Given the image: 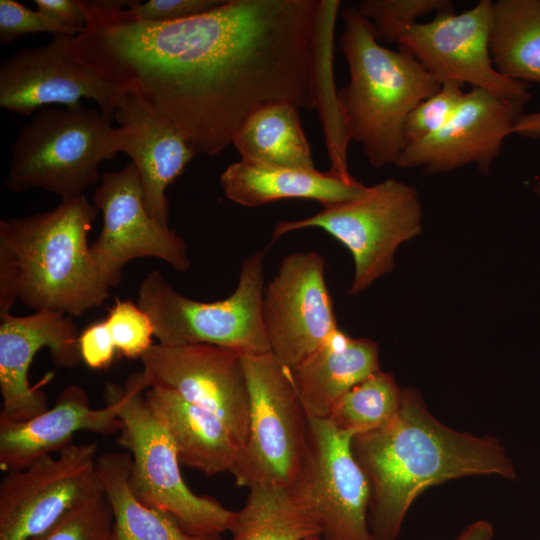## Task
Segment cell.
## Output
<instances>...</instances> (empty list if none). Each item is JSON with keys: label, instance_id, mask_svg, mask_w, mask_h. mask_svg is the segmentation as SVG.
<instances>
[{"label": "cell", "instance_id": "obj_1", "mask_svg": "<svg viewBox=\"0 0 540 540\" xmlns=\"http://www.w3.org/2000/svg\"><path fill=\"white\" fill-rule=\"evenodd\" d=\"M86 26L74 55L135 91L157 115L214 156L256 110L289 103L333 111L332 34L340 6L327 0H224L174 22L135 17L126 0H79Z\"/></svg>", "mask_w": 540, "mask_h": 540}, {"label": "cell", "instance_id": "obj_2", "mask_svg": "<svg viewBox=\"0 0 540 540\" xmlns=\"http://www.w3.org/2000/svg\"><path fill=\"white\" fill-rule=\"evenodd\" d=\"M351 450L370 484L368 522L374 540H396L413 501L431 486L465 476L516 477L497 438L447 427L415 388H402L395 418L352 437Z\"/></svg>", "mask_w": 540, "mask_h": 540}, {"label": "cell", "instance_id": "obj_3", "mask_svg": "<svg viewBox=\"0 0 540 540\" xmlns=\"http://www.w3.org/2000/svg\"><path fill=\"white\" fill-rule=\"evenodd\" d=\"M98 209L84 196L52 210L0 221V319L17 300L71 317L99 307L110 288L88 244Z\"/></svg>", "mask_w": 540, "mask_h": 540}, {"label": "cell", "instance_id": "obj_4", "mask_svg": "<svg viewBox=\"0 0 540 540\" xmlns=\"http://www.w3.org/2000/svg\"><path fill=\"white\" fill-rule=\"evenodd\" d=\"M339 46L348 83L337 92V109L348 141L357 142L374 168L396 165L405 148L408 115L441 83L409 52L388 49L356 7L342 13Z\"/></svg>", "mask_w": 540, "mask_h": 540}, {"label": "cell", "instance_id": "obj_5", "mask_svg": "<svg viewBox=\"0 0 540 540\" xmlns=\"http://www.w3.org/2000/svg\"><path fill=\"white\" fill-rule=\"evenodd\" d=\"M141 371L124 384L107 382L105 403L122 422L119 443L131 456L130 487L145 505L171 514L188 533L221 535L234 525L237 511L209 496L193 493L184 482L176 448L150 409Z\"/></svg>", "mask_w": 540, "mask_h": 540}, {"label": "cell", "instance_id": "obj_6", "mask_svg": "<svg viewBox=\"0 0 540 540\" xmlns=\"http://www.w3.org/2000/svg\"><path fill=\"white\" fill-rule=\"evenodd\" d=\"M113 132L97 109L44 107L12 144L5 184L12 192L40 188L61 201L80 197L100 181V163L115 158Z\"/></svg>", "mask_w": 540, "mask_h": 540}, {"label": "cell", "instance_id": "obj_7", "mask_svg": "<svg viewBox=\"0 0 540 540\" xmlns=\"http://www.w3.org/2000/svg\"><path fill=\"white\" fill-rule=\"evenodd\" d=\"M263 272L264 252H255L243 260L229 297L200 302L176 291L154 270L139 286L138 305L151 319L159 344H208L241 354L269 353L262 319Z\"/></svg>", "mask_w": 540, "mask_h": 540}, {"label": "cell", "instance_id": "obj_8", "mask_svg": "<svg viewBox=\"0 0 540 540\" xmlns=\"http://www.w3.org/2000/svg\"><path fill=\"white\" fill-rule=\"evenodd\" d=\"M250 395L248 434L230 473L238 486L297 484L308 452L309 417L287 368L269 353L242 354Z\"/></svg>", "mask_w": 540, "mask_h": 540}, {"label": "cell", "instance_id": "obj_9", "mask_svg": "<svg viewBox=\"0 0 540 540\" xmlns=\"http://www.w3.org/2000/svg\"><path fill=\"white\" fill-rule=\"evenodd\" d=\"M423 207L417 189L394 178L369 186L356 198L323 208L301 220L281 221L273 240L310 227L320 228L352 254L354 278L349 294L357 295L394 269V255L422 231Z\"/></svg>", "mask_w": 540, "mask_h": 540}, {"label": "cell", "instance_id": "obj_10", "mask_svg": "<svg viewBox=\"0 0 540 540\" xmlns=\"http://www.w3.org/2000/svg\"><path fill=\"white\" fill-rule=\"evenodd\" d=\"M97 444L71 443L0 482V540H27L102 490Z\"/></svg>", "mask_w": 540, "mask_h": 540}, {"label": "cell", "instance_id": "obj_11", "mask_svg": "<svg viewBox=\"0 0 540 540\" xmlns=\"http://www.w3.org/2000/svg\"><path fill=\"white\" fill-rule=\"evenodd\" d=\"M93 202L102 213L103 226L90 249L110 289L121 282L124 266L136 258H157L179 272L190 269L184 239L149 214L141 178L132 162L101 176Z\"/></svg>", "mask_w": 540, "mask_h": 540}, {"label": "cell", "instance_id": "obj_12", "mask_svg": "<svg viewBox=\"0 0 540 540\" xmlns=\"http://www.w3.org/2000/svg\"><path fill=\"white\" fill-rule=\"evenodd\" d=\"M146 388L173 391L216 415L241 448L247 438L250 395L242 354L208 344H154L141 358Z\"/></svg>", "mask_w": 540, "mask_h": 540}, {"label": "cell", "instance_id": "obj_13", "mask_svg": "<svg viewBox=\"0 0 540 540\" xmlns=\"http://www.w3.org/2000/svg\"><path fill=\"white\" fill-rule=\"evenodd\" d=\"M262 319L270 353L291 369L339 330L325 280V260L317 252L285 256L264 289Z\"/></svg>", "mask_w": 540, "mask_h": 540}, {"label": "cell", "instance_id": "obj_14", "mask_svg": "<svg viewBox=\"0 0 540 540\" xmlns=\"http://www.w3.org/2000/svg\"><path fill=\"white\" fill-rule=\"evenodd\" d=\"M491 0H480L461 13L436 15L417 23L397 42L441 84H469L498 97L528 102L529 85L499 74L492 63L489 34Z\"/></svg>", "mask_w": 540, "mask_h": 540}, {"label": "cell", "instance_id": "obj_15", "mask_svg": "<svg viewBox=\"0 0 540 540\" xmlns=\"http://www.w3.org/2000/svg\"><path fill=\"white\" fill-rule=\"evenodd\" d=\"M75 36L53 35L41 47L19 49L0 65V107L22 116L39 108L61 104L66 108L95 101L99 111L113 120L127 88L100 77L74 55Z\"/></svg>", "mask_w": 540, "mask_h": 540}, {"label": "cell", "instance_id": "obj_16", "mask_svg": "<svg viewBox=\"0 0 540 540\" xmlns=\"http://www.w3.org/2000/svg\"><path fill=\"white\" fill-rule=\"evenodd\" d=\"M352 437L329 419L309 418V443L297 486L326 540H374L369 481L351 450Z\"/></svg>", "mask_w": 540, "mask_h": 540}, {"label": "cell", "instance_id": "obj_17", "mask_svg": "<svg viewBox=\"0 0 540 540\" xmlns=\"http://www.w3.org/2000/svg\"><path fill=\"white\" fill-rule=\"evenodd\" d=\"M525 104L472 88L439 131L404 148L396 166L441 174L474 165L487 174L524 114Z\"/></svg>", "mask_w": 540, "mask_h": 540}, {"label": "cell", "instance_id": "obj_18", "mask_svg": "<svg viewBox=\"0 0 540 540\" xmlns=\"http://www.w3.org/2000/svg\"><path fill=\"white\" fill-rule=\"evenodd\" d=\"M79 335L73 317L58 311L1 319L0 424L26 421L49 408L46 394L30 385L32 361L38 351L47 348L55 366H77L81 361Z\"/></svg>", "mask_w": 540, "mask_h": 540}, {"label": "cell", "instance_id": "obj_19", "mask_svg": "<svg viewBox=\"0 0 540 540\" xmlns=\"http://www.w3.org/2000/svg\"><path fill=\"white\" fill-rule=\"evenodd\" d=\"M114 118L119 123L113 132L115 152L131 158L141 178L149 214L169 227L166 189L197 153L181 131L153 112L133 90H126Z\"/></svg>", "mask_w": 540, "mask_h": 540}, {"label": "cell", "instance_id": "obj_20", "mask_svg": "<svg viewBox=\"0 0 540 540\" xmlns=\"http://www.w3.org/2000/svg\"><path fill=\"white\" fill-rule=\"evenodd\" d=\"M121 429L113 405L92 408L86 391L70 385L62 390L52 408L26 421L0 424V468L4 472L23 469L68 446L81 431L109 435Z\"/></svg>", "mask_w": 540, "mask_h": 540}, {"label": "cell", "instance_id": "obj_21", "mask_svg": "<svg viewBox=\"0 0 540 540\" xmlns=\"http://www.w3.org/2000/svg\"><path fill=\"white\" fill-rule=\"evenodd\" d=\"M290 380L309 418H328L351 388L380 370L377 343L353 338L340 329L291 369Z\"/></svg>", "mask_w": 540, "mask_h": 540}, {"label": "cell", "instance_id": "obj_22", "mask_svg": "<svg viewBox=\"0 0 540 540\" xmlns=\"http://www.w3.org/2000/svg\"><path fill=\"white\" fill-rule=\"evenodd\" d=\"M226 198L238 205L256 207L281 199H311L324 208L358 197L361 182L331 169H293L256 166L238 161L220 176Z\"/></svg>", "mask_w": 540, "mask_h": 540}, {"label": "cell", "instance_id": "obj_23", "mask_svg": "<svg viewBox=\"0 0 540 540\" xmlns=\"http://www.w3.org/2000/svg\"><path fill=\"white\" fill-rule=\"evenodd\" d=\"M145 398L170 436L181 465L207 476L231 471L240 447L216 415L160 387L147 388Z\"/></svg>", "mask_w": 540, "mask_h": 540}, {"label": "cell", "instance_id": "obj_24", "mask_svg": "<svg viewBox=\"0 0 540 540\" xmlns=\"http://www.w3.org/2000/svg\"><path fill=\"white\" fill-rule=\"evenodd\" d=\"M131 462L127 451L97 457V474L113 515L109 540H223L190 534L171 514L142 503L130 487Z\"/></svg>", "mask_w": 540, "mask_h": 540}, {"label": "cell", "instance_id": "obj_25", "mask_svg": "<svg viewBox=\"0 0 540 540\" xmlns=\"http://www.w3.org/2000/svg\"><path fill=\"white\" fill-rule=\"evenodd\" d=\"M298 110L289 103H275L252 113L232 141L241 161L264 167L314 169Z\"/></svg>", "mask_w": 540, "mask_h": 540}, {"label": "cell", "instance_id": "obj_26", "mask_svg": "<svg viewBox=\"0 0 540 540\" xmlns=\"http://www.w3.org/2000/svg\"><path fill=\"white\" fill-rule=\"evenodd\" d=\"M237 511L231 540H300L321 535L316 515L297 485L251 486Z\"/></svg>", "mask_w": 540, "mask_h": 540}, {"label": "cell", "instance_id": "obj_27", "mask_svg": "<svg viewBox=\"0 0 540 540\" xmlns=\"http://www.w3.org/2000/svg\"><path fill=\"white\" fill-rule=\"evenodd\" d=\"M489 50L499 74L540 85V0L493 1Z\"/></svg>", "mask_w": 540, "mask_h": 540}, {"label": "cell", "instance_id": "obj_28", "mask_svg": "<svg viewBox=\"0 0 540 540\" xmlns=\"http://www.w3.org/2000/svg\"><path fill=\"white\" fill-rule=\"evenodd\" d=\"M401 395L392 373L379 370L346 392L327 419L351 437L367 433L395 418Z\"/></svg>", "mask_w": 540, "mask_h": 540}, {"label": "cell", "instance_id": "obj_29", "mask_svg": "<svg viewBox=\"0 0 540 540\" xmlns=\"http://www.w3.org/2000/svg\"><path fill=\"white\" fill-rule=\"evenodd\" d=\"M356 9L370 21L379 42L397 43L420 18L433 12L436 15L452 12L453 3L449 0H361Z\"/></svg>", "mask_w": 540, "mask_h": 540}, {"label": "cell", "instance_id": "obj_30", "mask_svg": "<svg viewBox=\"0 0 540 540\" xmlns=\"http://www.w3.org/2000/svg\"><path fill=\"white\" fill-rule=\"evenodd\" d=\"M112 522L111 506L102 488L53 526L27 540H109Z\"/></svg>", "mask_w": 540, "mask_h": 540}, {"label": "cell", "instance_id": "obj_31", "mask_svg": "<svg viewBox=\"0 0 540 540\" xmlns=\"http://www.w3.org/2000/svg\"><path fill=\"white\" fill-rule=\"evenodd\" d=\"M117 352L129 359L141 358L154 344V327L147 313L129 300L117 299L106 319Z\"/></svg>", "mask_w": 540, "mask_h": 540}, {"label": "cell", "instance_id": "obj_32", "mask_svg": "<svg viewBox=\"0 0 540 540\" xmlns=\"http://www.w3.org/2000/svg\"><path fill=\"white\" fill-rule=\"evenodd\" d=\"M455 82H445L440 89L417 104L404 127L405 147L439 131L457 111L465 92Z\"/></svg>", "mask_w": 540, "mask_h": 540}, {"label": "cell", "instance_id": "obj_33", "mask_svg": "<svg viewBox=\"0 0 540 540\" xmlns=\"http://www.w3.org/2000/svg\"><path fill=\"white\" fill-rule=\"evenodd\" d=\"M48 32L53 35L77 34L39 11H34L15 0H0V44L7 45L26 34Z\"/></svg>", "mask_w": 540, "mask_h": 540}, {"label": "cell", "instance_id": "obj_34", "mask_svg": "<svg viewBox=\"0 0 540 540\" xmlns=\"http://www.w3.org/2000/svg\"><path fill=\"white\" fill-rule=\"evenodd\" d=\"M224 0H149L138 1L128 8L137 18L167 23L206 13L223 3Z\"/></svg>", "mask_w": 540, "mask_h": 540}, {"label": "cell", "instance_id": "obj_35", "mask_svg": "<svg viewBox=\"0 0 540 540\" xmlns=\"http://www.w3.org/2000/svg\"><path fill=\"white\" fill-rule=\"evenodd\" d=\"M81 360L94 370L108 368L114 361L117 349L105 321L89 325L79 335Z\"/></svg>", "mask_w": 540, "mask_h": 540}, {"label": "cell", "instance_id": "obj_36", "mask_svg": "<svg viewBox=\"0 0 540 540\" xmlns=\"http://www.w3.org/2000/svg\"><path fill=\"white\" fill-rule=\"evenodd\" d=\"M35 3L37 11L77 35L85 29L86 17L79 0H35Z\"/></svg>", "mask_w": 540, "mask_h": 540}, {"label": "cell", "instance_id": "obj_37", "mask_svg": "<svg viewBox=\"0 0 540 540\" xmlns=\"http://www.w3.org/2000/svg\"><path fill=\"white\" fill-rule=\"evenodd\" d=\"M513 134L530 139L540 138V109L533 113H524L517 122Z\"/></svg>", "mask_w": 540, "mask_h": 540}, {"label": "cell", "instance_id": "obj_38", "mask_svg": "<svg viewBox=\"0 0 540 540\" xmlns=\"http://www.w3.org/2000/svg\"><path fill=\"white\" fill-rule=\"evenodd\" d=\"M493 527L485 520H478L467 526L456 540H491Z\"/></svg>", "mask_w": 540, "mask_h": 540}, {"label": "cell", "instance_id": "obj_39", "mask_svg": "<svg viewBox=\"0 0 540 540\" xmlns=\"http://www.w3.org/2000/svg\"><path fill=\"white\" fill-rule=\"evenodd\" d=\"M533 192L535 196L540 200V180L534 184Z\"/></svg>", "mask_w": 540, "mask_h": 540}, {"label": "cell", "instance_id": "obj_40", "mask_svg": "<svg viewBox=\"0 0 540 540\" xmlns=\"http://www.w3.org/2000/svg\"><path fill=\"white\" fill-rule=\"evenodd\" d=\"M300 540H326L321 535H313Z\"/></svg>", "mask_w": 540, "mask_h": 540}]
</instances>
